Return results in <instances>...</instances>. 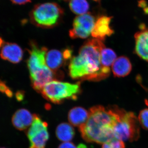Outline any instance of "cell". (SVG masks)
<instances>
[{
  "mask_svg": "<svg viewBox=\"0 0 148 148\" xmlns=\"http://www.w3.org/2000/svg\"><path fill=\"white\" fill-rule=\"evenodd\" d=\"M95 23V17L91 13L77 16L74 19L73 29L69 32L70 36L73 39L86 38L91 34Z\"/></svg>",
  "mask_w": 148,
  "mask_h": 148,
  "instance_id": "cell-8",
  "label": "cell"
},
{
  "mask_svg": "<svg viewBox=\"0 0 148 148\" xmlns=\"http://www.w3.org/2000/svg\"><path fill=\"white\" fill-rule=\"evenodd\" d=\"M105 47L103 41L96 39L85 43L78 55L73 57L69 64L72 78L97 81L107 78L102 71L101 64V51Z\"/></svg>",
  "mask_w": 148,
  "mask_h": 148,
  "instance_id": "cell-2",
  "label": "cell"
},
{
  "mask_svg": "<svg viewBox=\"0 0 148 148\" xmlns=\"http://www.w3.org/2000/svg\"><path fill=\"white\" fill-rule=\"evenodd\" d=\"M138 5L144 9L145 13L148 14V6L147 2L145 0H140L138 2Z\"/></svg>",
  "mask_w": 148,
  "mask_h": 148,
  "instance_id": "cell-23",
  "label": "cell"
},
{
  "mask_svg": "<svg viewBox=\"0 0 148 148\" xmlns=\"http://www.w3.org/2000/svg\"><path fill=\"white\" fill-rule=\"evenodd\" d=\"M24 92L23 91H19L16 93V98L18 101H21L23 100L24 98Z\"/></svg>",
  "mask_w": 148,
  "mask_h": 148,
  "instance_id": "cell-24",
  "label": "cell"
},
{
  "mask_svg": "<svg viewBox=\"0 0 148 148\" xmlns=\"http://www.w3.org/2000/svg\"><path fill=\"white\" fill-rule=\"evenodd\" d=\"M93 1H95L96 2H99L101 0H93Z\"/></svg>",
  "mask_w": 148,
  "mask_h": 148,
  "instance_id": "cell-28",
  "label": "cell"
},
{
  "mask_svg": "<svg viewBox=\"0 0 148 148\" xmlns=\"http://www.w3.org/2000/svg\"><path fill=\"white\" fill-rule=\"evenodd\" d=\"M48 124L43 121L39 116L34 114V120L27 135L30 142L29 148H45L49 138Z\"/></svg>",
  "mask_w": 148,
  "mask_h": 148,
  "instance_id": "cell-7",
  "label": "cell"
},
{
  "mask_svg": "<svg viewBox=\"0 0 148 148\" xmlns=\"http://www.w3.org/2000/svg\"><path fill=\"white\" fill-rule=\"evenodd\" d=\"M1 57L4 60L17 64L22 60L23 52L21 48L13 43L5 42L1 40Z\"/></svg>",
  "mask_w": 148,
  "mask_h": 148,
  "instance_id": "cell-10",
  "label": "cell"
},
{
  "mask_svg": "<svg viewBox=\"0 0 148 148\" xmlns=\"http://www.w3.org/2000/svg\"><path fill=\"white\" fill-rule=\"evenodd\" d=\"M56 136L58 140L64 142H69L73 138L75 130L71 124L63 123L56 127Z\"/></svg>",
  "mask_w": 148,
  "mask_h": 148,
  "instance_id": "cell-16",
  "label": "cell"
},
{
  "mask_svg": "<svg viewBox=\"0 0 148 148\" xmlns=\"http://www.w3.org/2000/svg\"><path fill=\"white\" fill-rule=\"evenodd\" d=\"M112 17L102 15L95 21V26L91 35L94 38L104 41L106 37L114 34V31L110 27Z\"/></svg>",
  "mask_w": 148,
  "mask_h": 148,
  "instance_id": "cell-9",
  "label": "cell"
},
{
  "mask_svg": "<svg viewBox=\"0 0 148 148\" xmlns=\"http://www.w3.org/2000/svg\"><path fill=\"white\" fill-rule=\"evenodd\" d=\"M138 119L143 129L148 130V109H143L140 111Z\"/></svg>",
  "mask_w": 148,
  "mask_h": 148,
  "instance_id": "cell-19",
  "label": "cell"
},
{
  "mask_svg": "<svg viewBox=\"0 0 148 148\" xmlns=\"http://www.w3.org/2000/svg\"><path fill=\"white\" fill-rule=\"evenodd\" d=\"M135 35V52L140 58L148 62V28L144 24Z\"/></svg>",
  "mask_w": 148,
  "mask_h": 148,
  "instance_id": "cell-11",
  "label": "cell"
},
{
  "mask_svg": "<svg viewBox=\"0 0 148 148\" xmlns=\"http://www.w3.org/2000/svg\"><path fill=\"white\" fill-rule=\"evenodd\" d=\"M69 6L74 13L79 15L86 14L89 8L86 0H71Z\"/></svg>",
  "mask_w": 148,
  "mask_h": 148,
  "instance_id": "cell-18",
  "label": "cell"
},
{
  "mask_svg": "<svg viewBox=\"0 0 148 148\" xmlns=\"http://www.w3.org/2000/svg\"><path fill=\"white\" fill-rule=\"evenodd\" d=\"M89 112L82 107H76L71 109L68 114V119L73 126L80 127L87 120Z\"/></svg>",
  "mask_w": 148,
  "mask_h": 148,
  "instance_id": "cell-14",
  "label": "cell"
},
{
  "mask_svg": "<svg viewBox=\"0 0 148 148\" xmlns=\"http://www.w3.org/2000/svg\"><path fill=\"white\" fill-rule=\"evenodd\" d=\"M64 11L57 3H47L35 6L30 13L31 21L38 27L50 28L61 20Z\"/></svg>",
  "mask_w": 148,
  "mask_h": 148,
  "instance_id": "cell-5",
  "label": "cell"
},
{
  "mask_svg": "<svg viewBox=\"0 0 148 148\" xmlns=\"http://www.w3.org/2000/svg\"><path fill=\"white\" fill-rule=\"evenodd\" d=\"M0 89L2 92H4L6 95H7L9 98L12 97L13 95V93L12 91L3 82H1V86H0Z\"/></svg>",
  "mask_w": 148,
  "mask_h": 148,
  "instance_id": "cell-21",
  "label": "cell"
},
{
  "mask_svg": "<svg viewBox=\"0 0 148 148\" xmlns=\"http://www.w3.org/2000/svg\"><path fill=\"white\" fill-rule=\"evenodd\" d=\"M120 108L116 106L90 108L87 120L79 127L83 139L87 143L103 144L114 138V129L119 119Z\"/></svg>",
  "mask_w": 148,
  "mask_h": 148,
  "instance_id": "cell-1",
  "label": "cell"
},
{
  "mask_svg": "<svg viewBox=\"0 0 148 148\" xmlns=\"http://www.w3.org/2000/svg\"><path fill=\"white\" fill-rule=\"evenodd\" d=\"M116 59V54L112 49L105 47L101 51V64L103 68L110 69Z\"/></svg>",
  "mask_w": 148,
  "mask_h": 148,
  "instance_id": "cell-17",
  "label": "cell"
},
{
  "mask_svg": "<svg viewBox=\"0 0 148 148\" xmlns=\"http://www.w3.org/2000/svg\"><path fill=\"white\" fill-rule=\"evenodd\" d=\"M66 60L64 51L61 52L57 49L49 51L46 55L47 65L52 71L59 69Z\"/></svg>",
  "mask_w": 148,
  "mask_h": 148,
  "instance_id": "cell-15",
  "label": "cell"
},
{
  "mask_svg": "<svg viewBox=\"0 0 148 148\" xmlns=\"http://www.w3.org/2000/svg\"><path fill=\"white\" fill-rule=\"evenodd\" d=\"M145 103L147 106H148V99L145 100Z\"/></svg>",
  "mask_w": 148,
  "mask_h": 148,
  "instance_id": "cell-27",
  "label": "cell"
},
{
  "mask_svg": "<svg viewBox=\"0 0 148 148\" xmlns=\"http://www.w3.org/2000/svg\"><path fill=\"white\" fill-rule=\"evenodd\" d=\"M14 3L16 4H25L27 3L31 2V0H11Z\"/></svg>",
  "mask_w": 148,
  "mask_h": 148,
  "instance_id": "cell-25",
  "label": "cell"
},
{
  "mask_svg": "<svg viewBox=\"0 0 148 148\" xmlns=\"http://www.w3.org/2000/svg\"><path fill=\"white\" fill-rule=\"evenodd\" d=\"M4 148V147H2V148Z\"/></svg>",
  "mask_w": 148,
  "mask_h": 148,
  "instance_id": "cell-29",
  "label": "cell"
},
{
  "mask_svg": "<svg viewBox=\"0 0 148 148\" xmlns=\"http://www.w3.org/2000/svg\"><path fill=\"white\" fill-rule=\"evenodd\" d=\"M58 148H77L73 143L71 142H64L58 147Z\"/></svg>",
  "mask_w": 148,
  "mask_h": 148,
  "instance_id": "cell-22",
  "label": "cell"
},
{
  "mask_svg": "<svg viewBox=\"0 0 148 148\" xmlns=\"http://www.w3.org/2000/svg\"><path fill=\"white\" fill-rule=\"evenodd\" d=\"M102 148H125V144L123 141L114 138L103 144Z\"/></svg>",
  "mask_w": 148,
  "mask_h": 148,
  "instance_id": "cell-20",
  "label": "cell"
},
{
  "mask_svg": "<svg viewBox=\"0 0 148 148\" xmlns=\"http://www.w3.org/2000/svg\"><path fill=\"white\" fill-rule=\"evenodd\" d=\"M34 120V115L25 109L17 110L12 119L13 126L19 130H25L31 126Z\"/></svg>",
  "mask_w": 148,
  "mask_h": 148,
  "instance_id": "cell-12",
  "label": "cell"
},
{
  "mask_svg": "<svg viewBox=\"0 0 148 148\" xmlns=\"http://www.w3.org/2000/svg\"><path fill=\"white\" fill-rule=\"evenodd\" d=\"M81 92L80 84H71L53 80L48 83L41 93L51 103L60 104L66 99L75 100Z\"/></svg>",
  "mask_w": 148,
  "mask_h": 148,
  "instance_id": "cell-4",
  "label": "cell"
},
{
  "mask_svg": "<svg viewBox=\"0 0 148 148\" xmlns=\"http://www.w3.org/2000/svg\"><path fill=\"white\" fill-rule=\"evenodd\" d=\"M31 46L27 65L33 88L39 92L47 84L53 81L54 73L47 65L46 48L40 47L34 42H32Z\"/></svg>",
  "mask_w": 148,
  "mask_h": 148,
  "instance_id": "cell-3",
  "label": "cell"
},
{
  "mask_svg": "<svg viewBox=\"0 0 148 148\" xmlns=\"http://www.w3.org/2000/svg\"><path fill=\"white\" fill-rule=\"evenodd\" d=\"M77 148H87L86 145L84 144H80L78 145Z\"/></svg>",
  "mask_w": 148,
  "mask_h": 148,
  "instance_id": "cell-26",
  "label": "cell"
},
{
  "mask_svg": "<svg viewBox=\"0 0 148 148\" xmlns=\"http://www.w3.org/2000/svg\"><path fill=\"white\" fill-rule=\"evenodd\" d=\"M119 116L114 127V138L123 142L137 141L140 137V124L135 114L120 108Z\"/></svg>",
  "mask_w": 148,
  "mask_h": 148,
  "instance_id": "cell-6",
  "label": "cell"
},
{
  "mask_svg": "<svg viewBox=\"0 0 148 148\" xmlns=\"http://www.w3.org/2000/svg\"><path fill=\"white\" fill-rule=\"evenodd\" d=\"M131 62L126 56L117 58L112 66V71L115 77H122L128 75L132 70Z\"/></svg>",
  "mask_w": 148,
  "mask_h": 148,
  "instance_id": "cell-13",
  "label": "cell"
}]
</instances>
